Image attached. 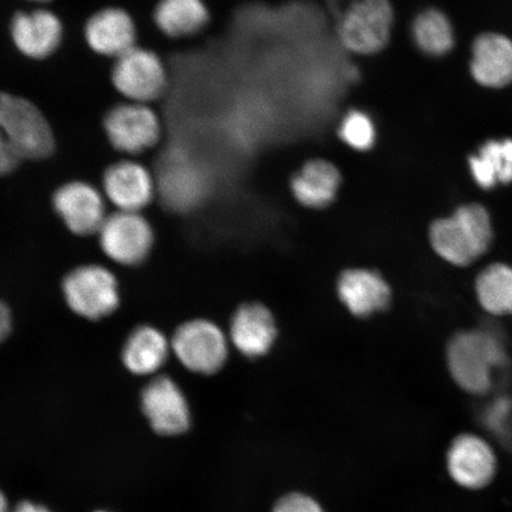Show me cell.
Here are the masks:
<instances>
[{"label":"cell","instance_id":"1","mask_svg":"<svg viewBox=\"0 0 512 512\" xmlns=\"http://www.w3.org/2000/svg\"><path fill=\"white\" fill-rule=\"evenodd\" d=\"M430 239L434 251L456 266H469L488 251L492 226L488 210L467 204L447 219L432 224Z\"/></svg>","mask_w":512,"mask_h":512},{"label":"cell","instance_id":"2","mask_svg":"<svg viewBox=\"0 0 512 512\" xmlns=\"http://www.w3.org/2000/svg\"><path fill=\"white\" fill-rule=\"evenodd\" d=\"M454 381L466 392L485 394L491 388V371L508 362L503 344L490 332L469 331L454 336L447 348Z\"/></svg>","mask_w":512,"mask_h":512},{"label":"cell","instance_id":"3","mask_svg":"<svg viewBox=\"0 0 512 512\" xmlns=\"http://www.w3.org/2000/svg\"><path fill=\"white\" fill-rule=\"evenodd\" d=\"M0 130L22 159H43L54 152L53 130L43 113L27 99L0 93Z\"/></svg>","mask_w":512,"mask_h":512},{"label":"cell","instance_id":"4","mask_svg":"<svg viewBox=\"0 0 512 512\" xmlns=\"http://www.w3.org/2000/svg\"><path fill=\"white\" fill-rule=\"evenodd\" d=\"M393 24L390 0H354L339 21V40L351 53L374 55L388 46Z\"/></svg>","mask_w":512,"mask_h":512},{"label":"cell","instance_id":"5","mask_svg":"<svg viewBox=\"0 0 512 512\" xmlns=\"http://www.w3.org/2000/svg\"><path fill=\"white\" fill-rule=\"evenodd\" d=\"M63 294L76 315L91 320L112 315L120 303L117 279L99 265L82 266L70 272L63 281Z\"/></svg>","mask_w":512,"mask_h":512},{"label":"cell","instance_id":"6","mask_svg":"<svg viewBox=\"0 0 512 512\" xmlns=\"http://www.w3.org/2000/svg\"><path fill=\"white\" fill-rule=\"evenodd\" d=\"M171 347L179 362L198 374H214L227 360L226 337L208 320H192L179 326Z\"/></svg>","mask_w":512,"mask_h":512},{"label":"cell","instance_id":"7","mask_svg":"<svg viewBox=\"0 0 512 512\" xmlns=\"http://www.w3.org/2000/svg\"><path fill=\"white\" fill-rule=\"evenodd\" d=\"M102 251L114 262L136 266L149 255L153 246V230L140 213L118 211L107 216L99 230Z\"/></svg>","mask_w":512,"mask_h":512},{"label":"cell","instance_id":"8","mask_svg":"<svg viewBox=\"0 0 512 512\" xmlns=\"http://www.w3.org/2000/svg\"><path fill=\"white\" fill-rule=\"evenodd\" d=\"M112 79L121 94L138 104L159 98L166 87L162 61L152 51L137 47L118 57Z\"/></svg>","mask_w":512,"mask_h":512},{"label":"cell","instance_id":"9","mask_svg":"<svg viewBox=\"0 0 512 512\" xmlns=\"http://www.w3.org/2000/svg\"><path fill=\"white\" fill-rule=\"evenodd\" d=\"M105 130L115 149L128 155H138L157 144L160 123L149 106L128 102L113 107L107 113Z\"/></svg>","mask_w":512,"mask_h":512},{"label":"cell","instance_id":"10","mask_svg":"<svg viewBox=\"0 0 512 512\" xmlns=\"http://www.w3.org/2000/svg\"><path fill=\"white\" fill-rule=\"evenodd\" d=\"M143 412L153 431L160 435H178L190 427V409L177 383L168 376L151 381L143 390Z\"/></svg>","mask_w":512,"mask_h":512},{"label":"cell","instance_id":"11","mask_svg":"<svg viewBox=\"0 0 512 512\" xmlns=\"http://www.w3.org/2000/svg\"><path fill=\"white\" fill-rule=\"evenodd\" d=\"M496 466L495 452L478 435H459L447 452L448 473L465 489L485 488L494 479Z\"/></svg>","mask_w":512,"mask_h":512},{"label":"cell","instance_id":"12","mask_svg":"<svg viewBox=\"0 0 512 512\" xmlns=\"http://www.w3.org/2000/svg\"><path fill=\"white\" fill-rule=\"evenodd\" d=\"M54 208L69 230L81 236L99 233L107 217L104 198L85 182L64 184L55 192Z\"/></svg>","mask_w":512,"mask_h":512},{"label":"cell","instance_id":"13","mask_svg":"<svg viewBox=\"0 0 512 512\" xmlns=\"http://www.w3.org/2000/svg\"><path fill=\"white\" fill-rule=\"evenodd\" d=\"M11 36L22 54L42 60L59 48L63 27L60 18L49 10L18 12L12 19Z\"/></svg>","mask_w":512,"mask_h":512},{"label":"cell","instance_id":"14","mask_svg":"<svg viewBox=\"0 0 512 512\" xmlns=\"http://www.w3.org/2000/svg\"><path fill=\"white\" fill-rule=\"evenodd\" d=\"M104 189L108 200L120 211L139 213L155 194V182L143 165L123 160L105 172Z\"/></svg>","mask_w":512,"mask_h":512},{"label":"cell","instance_id":"15","mask_svg":"<svg viewBox=\"0 0 512 512\" xmlns=\"http://www.w3.org/2000/svg\"><path fill=\"white\" fill-rule=\"evenodd\" d=\"M470 70L480 86H508L512 82V41L495 32L478 36L472 46Z\"/></svg>","mask_w":512,"mask_h":512},{"label":"cell","instance_id":"16","mask_svg":"<svg viewBox=\"0 0 512 512\" xmlns=\"http://www.w3.org/2000/svg\"><path fill=\"white\" fill-rule=\"evenodd\" d=\"M88 46L95 53L118 59L136 47L133 19L121 9H104L89 19L85 29Z\"/></svg>","mask_w":512,"mask_h":512},{"label":"cell","instance_id":"17","mask_svg":"<svg viewBox=\"0 0 512 512\" xmlns=\"http://www.w3.org/2000/svg\"><path fill=\"white\" fill-rule=\"evenodd\" d=\"M343 304L358 317L373 315L389 303L390 290L380 274L368 270H350L338 281Z\"/></svg>","mask_w":512,"mask_h":512},{"label":"cell","instance_id":"18","mask_svg":"<svg viewBox=\"0 0 512 512\" xmlns=\"http://www.w3.org/2000/svg\"><path fill=\"white\" fill-rule=\"evenodd\" d=\"M341 183V172L334 164L324 159H313L294 175L291 190L303 206L322 209L335 200Z\"/></svg>","mask_w":512,"mask_h":512},{"label":"cell","instance_id":"19","mask_svg":"<svg viewBox=\"0 0 512 512\" xmlns=\"http://www.w3.org/2000/svg\"><path fill=\"white\" fill-rule=\"evenodd\" d=\"M230 336L243 355L259 357L271 349L277 329L271 312L265 306L249 304L235 313Z\"/></svg>","mask_w":512,"mask_h":512},{"label":"cell","instance_id":"20","mask_svg":"<svg viewBox=\"0 0 512 512\" xmlns=\"http://www.w3.org/2000/svg\"><path fill=\"white\" fill-rule=\"evenodd\" d=\"M168 339L152 326H140L128 337L123 350L125 367L136 375H152L168 360Z\"/></svg>","mask_w":512,"mask_h":512},{"label":"cell","instance_id":"21","mask_svg":"<svg viewBox=\"0 0 512 512\" xmlns=\"http://www.w3.org/2000/svg\"><path fill=\"white\" fill-rule=\"evenodd\" d=\"M155 21L165 35L185 37L206 27L209 12L202 0H160Z\"/></svg>","mask_w":512,"mask_h":512},{"label":"cell","instance_id":"22","mask_svg":"<svg viewBox=\"0 0 512 512\" xmlns=\"http://www.w3.org/2000/svg\"><path fill=\"white\" fill-rule=\"evenodd\" d=\"M473 178L480 188L512 182V140H491L469 159Z\"/></svg>","mask_w":512,"mask_h":512},{"label":"cell","instance_id":"23","mask_svg":"<svg viewBox=\"0 0 512 512\" xmlns=\"http://www.w3.org/2000/svg\"><path fill=\"white\" fill-rule=\"evenodd\" d=\"M411 31L416 48L427 56H444L454 47V31L450 19L439 10L420 12L414 18Z\"/></svg>","mask_w":512,"mask_h":512},{"label":"cell","instance_id":"24","mask_svg":"<svg viewBox=\"0 0 512 512\" xmlns=\"http://www.w3.org/2000/svg\"><path fill=\"white\" fill-rule=\"evenodd\" d=\"M476 292L480 305L492 315H512V268L490 265L478 275Z\"/></svg>","mask_w":512,"mask_h":512},{"label":"cell","instance_id":"25","mask_svg":"<svg viewBox=\"0 0 512 512\" xmlns=\"http://www.w3.org/2000/svg\"><path fill=\"white\" fill-rule=\"evenodd\" d=\"M342 142L352 150L366 152L376 143L377 130L370 115L361 110L345 114L338 131Z\"/></svg>","mask_w":512,"mask_h":512},{"label":"cell","instance_id":"26","mask_svg":"<svg viewBox=\"0 0 512 512\" xmlns=\"http://www.w3.org/2000/svg\"><path fill=\"white\" fill-rule=\"evenodd\" d=\"M511 413V401L509 399H499L492 405L485 414V425L489 430L504 435L507 433L508 420Z\"/></svg>","mask_w":512,"mask_h":512},{"label":"cell","instance_id":"27","mask_svg":"<svg viewBox=\"0 0 512 512\" xmlns=\"http://www.w3.org/2000/svg\"><path fill=\"white\" fill-rule=\"evenodd\" d=\"M274 512H324L322 507L309 496L303 494H290L279 499L275 504Z\"/></svg>","mask_w":512,"mask_h":512},{"label":"cell","instance_id":"28","mask_svg":"<svg viewBox=\"0 0 512 512\" xmlns=\"http://www.w3.org/2000/svg\"><path fill=\"white\" fill-rule=\"evenodd\" d=\"M19 162H21V158L18 157L14 147L0 130V176L10 174L17 168Z\"/></svg>","mask_w":512,"mask_h":512},{"label":"cell","instance_id":"29","mask_svg":"<svg viewBox=\"0 0 512 512\" xmlns=\"http://www.w3.org/2000/svg\"><path fill=\"white\" fill-rule=\"evenodd\" d=\"M11 315L8 307L0 302V343L10 334Z\"/></svg>","mask_w":512,"mask_h":512},{"label":"cell","instance_id":"30","mask_svg":"<svg viewBox=\"0 0 512 512\" xmlns=\"http://www.w3.org/2000/svg\"><path fill=\"white\" fill-rule=\"evenodd\" d=\"M11 512H51L43 505L32 503V502H21L17 504V507Z\"/></svg>","mask_w":512,"mask_h":512},{"label":"cell","instance_id":"31","mask_svg":"<svg viewBox=\"0 0 512 512\" xmlns=\"http://www.w3.org/2000/svg\"><path fill=\"white\" fill-rule=\"evenodd\" d=\"M0 512H9L8 499H6L2 490H0Z\"/></svg>","mask_w":512,"mask_h":512},{"label":"cell","instance_id":"32","mask_svg":"<svg viewBox=\"0 0 512 512\" xmlns=\"http://www.w3.org/2000/svg\"><path fill=\"white\" fill-rule=\"evenodd\" d=\"M32 2L47 3L50 2V0H32Z\"/></svg>","mask_w":512,"mask_h":512},{"label":"cell","instance_id":"33","mask_svg":"<svg viewBox=\"0 0 512 512\" xmlns=\"http://www.w3.org/2000/svg\"><path fill=\"white\" fill-rule=\"evenodd\" d=\"M98 512H106V511H98Z\"/></svg>","mask_w":512,"mask_h":512}]
</instances>
